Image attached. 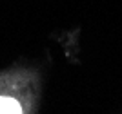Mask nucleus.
<instances>
[{"label": "nucleus", "instance_id": "nucleus-1", "mask_svg": "<svg viewBox=\"0 0 122 114\" xmlns=\"http://www.w3.org/2000/svg\"><path fill=\"white\" fill-rule=\"evenodd\" d=\"M20 112H24L22 105L15 98L0 96V114H20Z\"/></svg>", "mask_w": 122, "mask_h": 114}]
</instances>
